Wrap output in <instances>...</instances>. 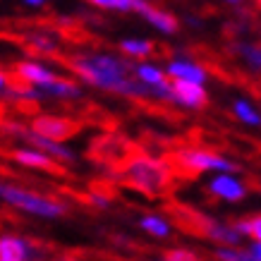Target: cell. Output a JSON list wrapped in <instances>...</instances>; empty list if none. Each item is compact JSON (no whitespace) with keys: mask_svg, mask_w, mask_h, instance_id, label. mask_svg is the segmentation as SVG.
Listing matches in <instances>:
<instances>
[{"mask_svg":"<svg viewBox=\"0 0 261 261\" xmlns=\"http://www.w3.org/2000/svg\"><path fill=\"white\" fill-rule=\"evenodd\" d=\"M87 3L98 10H118V0H87Z\"/></svg>","mask_w":261,"mask_h":261,"instance_id":"7402d4cb","label":"cell"},{"mask_svg":"<svg viewBox=\"0 0 261 261\" xmlns=\"http://www.w3.org/2000/svg\"><path fill=\"white\" fill-rule=\"evenodd\" d=\"M211 192L223 199H228V201L245 199V187H242L235 177H230V175H218V177H214V180H211Z\"/></svg>","mask_w":261,"mask_h":261,"instance_id":"7c38bea8","label":"cell"},{"mask_svg":"<svg viewBox=\"0 0 261 261\" xmlns=\"http://www.w3.org/2000/svg\"><path fill=\"white\" fill-rule=\"evenodd\" d=\"M0 261H27V240L17 235L0 238Z\"/></svg>","mask_w":261,"mask_h":261,"instance_id":"4fadbf2b","label":"cell"},{"mask_svg":"<svg viewBox=\"0 0 261 261\" xmlns=\"http://www.w3.org/2000/svg\"><path fill=\"white\" fill-rule=\"evenodd\" d=\"M34 94H36V98H41V96H50V98H80L82 89L74 82L65 80V77H58V80L48 82V84H36Z\"/></svg>","mask_w":261,"mask_h":261,"instance_id":"8fae6325","label":"cell"},{"mask_svg":"<svg viewBox=\"0 0 261 261\" xmlns=\"http://www.w3.org/2000/svg\"><path fill=\"white\" fill-rule=\"evenodd\" d=\"M216 256L221 261H254L249 252H238V249H216Z\"/></svg>","mask_w":261,"mask_h":261,"instance_id":"ffe728a7","label":"cell"},{"mask_svg":"<svg viewBox=\"0 0 261 261\" xmlns=\"http://www.w3.org/2000/svg\"><path fill=\"white\" fill-rule=\"evenodd\" d=\"M230 50H232L238 58H242L249 70H254V72H259L261 74V46H256V43H247V41H238V43L230 46Z\"/></svg>","mask_w":261,"mask_h":261,"instance_id":"5bb4252c","label":"cell"},{"mask_svg":"<svg viewBox=\"0 0 261 261\" xmlns=\"http://www.w3.org/2000/svg\"><path fill=\"white\" fill-rule=\"evenodd\" d=\"M5 159H12V161H17L19 166L36 168V170L58 175V177L70 175L67 168H65L60 161L53 159V156H48V153H43V151H39V149H8L5 151Z\"/></svg>","mask_w":261,"mask_h":261,"instance_id":"8992f818","label":"cell"},{"mask_svg":"<svg viewBox=\"0 0 261 261\" xmlns=\"http://www.w3.org/2000/svg\"><path fill=\"white\" fill-rule=\"evenodd\" d=\"M161 159L166 161L175 177H197L204 170H223V173H232L238 166H232L230 161L221 159L218 153L206 149H180V151H168Z\"/></svg>","mask_w":261,"mask_h":261,"instance_id":"7a4b0ae2","label":"cell"},{"mask_svg":"<svg viewBox=\"0 0 261 261\" xmlns=\"http://www.w3.org/2000/svg\"><path fill=\"white\" fill-rule=\"evenodd\" d=\"M170 89H173V101L187 106V108H204L208 103V96H206V89L197 82H187V80H173L170 82Z\"/></svg>","mask_w":261,"mask_h":261,"instance_id":"52a82bcc","label":"cell"},{"mask_svg":"<svg viewBox=\"0 0 261 261\" xmlns=\"http://www.w3.org/2000/svg\"><path fill=\"white\" fill-rule=\"evenodd\" d=\"M142 228L151 235H156V238H168L170 235V225L166 221H161L159 216H146L142 218Z\"/></svg>","mask_w":261,"mask_h":261,"instance_id":"ac0fdd59","label":"cell"},{"mask_svg":"<svg viewBox=\"0 0 261 261\" xmlns=\"http://www.w3.org/2000/svg\"><path fill=\"white\" fill-rule=\"evenodd\" d=\"M135 74H137V80L149 84V87H166L168 84L163 70L153 67V65H135Z\"/></svg>","mask_w":261,"mask_h":261,"instance_id":"2e32d148","label":"cell"},{"mask_svg":"<svg viewBox=\"0 0 261 261\" xmlns=\"http://www.w3.org/2000/svg\"><path fill=\"white\" fill-rule=\"evenodd\" d=\"M8 70H12L17 77L27 80L29 84H34V87H36V84H48V82L58 80L56 72H50L41 63H32V60H19V63H15L12 67H8Z\"/></svg>","mask_w":261,"mask_h":261,"instance_id":"30bf717a","label":"cell"},{"mask_svg":"<svg viewBox=\"0 0 261 261\" xmlns=\"http://www.w3.org/2000/svg\"><path fill=\"white\" fill-rule=\"evenodd\" d=\"M65 261H77V259L74 256H65Z\"/></svg>","mask_w":261,"mask_h":261,"instance_id":"4316f807","label":"cell"},{"mask_svg":"<svg viewBox=\"0 0 261 261\" xmlns=\"http://www.w3.org/2000/svg\"><path fill=\"white\" fill-rule=\"evenodd\" d=\"M254 3H256V5H259V8H261V0H254Z\"/></svg>","mask_w":261,"mask_h":261,"instance_id":"83f0119b","label":"cell"},{"mask_svg":"<svg viewBox=\"0 0 261 261\" xmlns=\"http://www.w3.org/2000/svg\"><path fill=\"white\" fill-rule=\"evenodd\" d=\"M0 199H5L10 206H17V208L36 216H46V218H60L67 214V206L63 201L36 194V192L17 187V185H8V182H0Z\"/></svg>","mask_w":261,"mask_h":261,"instance_id":"3957f363","label":"cell"},{"mask_svg":"<svg viewBox=\"0 0 261 261\" xmlns=\"http://www.w3.org/2000/svg\"><path fill=\"white\" fill-rule=\"evenodd\" d=\"M113 175L122 185L137 192H144V194H151V197L170 194L175 187V175L170 166L163 159H153L144 151H135Z\"/></svg>","mask_w":261,"mask_h":261,"instance_id":"6da1fadb","label":"cell"},{"mask_svg":"<svg viewBox=\"0 0 261 261\" xmlns=\"http://www.w3.org/2000/svg\"><path fill=\"white\" fill-rule=\"evenodd\" d=\"M221 3H225V5H230V8H242L245 0H221Z\"/></svg>","mask_w":261,"mask_h":261,"instance_id":"d4e9b609","label":"cell"},{"mask_svg":"<svg viewBox=\"0 0 261 261\" xmlns=\"http://www.w3.org/2000/svg\"><path fill=\"white\" fill-rule=\"evenodd\" d=\"M235 230L240 235H249V238L259 240L261 242V214L252 216V218H242V221L235 223Z\"/></svg>","mask_w":261,"mask_h":261,"instance_id":"e0dca14e","label":"cell"},{"mask_svg":"<svg viewBox=\"0 0 261 261\" xmlns=\"http://www.w3.org/2000/svg\"><path fill=\"white\" fill-rule=\"evenodd\" d=\"M168 74L173 80H187V82H197V84H204L206 82V67L204 65L194 63L190 58H175L168 63Z\"/></svg>","mask_w":261,"mask_h":261,"instance_id":"9c48e42d","label":"cell"},{"mask_svg":"<svg viewBox=\"0 0 261 261\" xmlns=\"http://www.w3.org/2000/svg\"><path fill=\"white\" fill-rule=\"evenodd\" d=\"M118 48H120V53H125L127 58H135V60L149 58L156 50L153 41H149V39H122Z\"/></svg>","mask_w":261,"mask_h":261,"instance_id":"9a60e30c","label":"cell"},{"mask_svg":"<svg viewBox=\"0 0 261 261\" xmlns=\"http://www.w3.org/2000/svg\"><path fill=\"white\" fill-rule=\"evenodd\" d=\"M249 254L254 256V261H261V242H256V245H252V249H249Z\"/></svg>","mask_w":261,"mask_h":261,"instance_id":"603a6c76","label":"cell"},{"mask_svg":"<svg viewBox=\"0 0 261 261\" xmlns=\"http://www.w3.org/2000/svg\"><path fill=\"white\" fill-rule=\"evenodd\" d=\"M0 89H5V70H0Z\"/></svg>","mask_w":261,"mask_h":261,"instance_id":"484cf974","label":"cell"},{"mask_svg":"<svg viewBox=\"0 0 261 261\" xmlns=\"http://www.w3.org/2000/svg\"><path fill=\"white\" fill-rule=\"evenodd\" d=\"M27 5H32V8H43L46 5V0H24Z\"/></svg>","mask_w":261,"mask_h":261,"instance_id":"cb8c5ba5","label":"cell"},{"mask_svg":"<svg viewBox=\"0 0 261 261\" xmlns=\"http://www.w3.org/2000/svg\"><path fill=\"white\" fill-rule=\"evenodd\" d=\"M235 113H238V118L242 120V122H247V125H261V115L256 111H254L249 103L245 101H235Z\"/></svg>","mask_w":261,"mask_h":261,"instance_id":"d6986e66","label":"cell"},{"mask_svg":"<svg viewBox=\"0 0 261 261\" xmlns=\"http://www.w3.org/2000/svg\"><path fill=\"white\" fill-rule=\"evenodd\" d=\"M135 151L139 149H137V144L132 139L115 135V132H108V135L94 137V142L89 144V159L98 163V166L108 168L111 173H115Z\"/></svg>","mask_w":261,"mask_h":261,"instance_id":"277c9868","label":"cell"},{"mask_svg":"<svg viewBox=\"0 0 261 261\" xmlns=\"http://www.w3.org/2000/svg\"><path fill=\"white\" fill-rule=\"evenodd\" d=\"M163 261H201L197 254H192L190 249H168L163 254Z\"/></svg>","mask_w":261,"mask_h":261,"instance_id":"44dd1931","label":"cell"},{"mask_svg":"<svg viewBox=\"0 0 261 261\" xmlns=\"http://www.w3.org/2000/svg\"><path fill=\"white\" fill-rule=\"evenodd\" d=\"M36 135L41 137H48L53 142H65L70 137L80 135L84 129V120H77V118H67V115H39L32 120V127Z\"/></svg>","mask_w":261,"mask_h":261,"instance_id":"5b68a950","label":"cell"},{"mask_svg":"<svg viewBox=\"0 0 261 261\" xmlns=\"http://www.w3.org/2000/svg\"><path fill=\"white\" fill-rule=\"evenodd\" d=\"M139 15H142L153 29H159L161 34H168V36H170V34H177V29H180L177 17L170 15V12H166V10L156 8V5H151L149 0L139 8Z\"/></svg>","mask_w":261,"mask_h":261,"instance_id":"ba28073f","label":"cell"}]
</instances>
